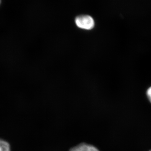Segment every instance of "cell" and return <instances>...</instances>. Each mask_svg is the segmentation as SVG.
<instances>
[{
  "label": "cell",
  "mask_w": 151,
  "mask_h": 151,
  "mask_svg": "<svg viewBox=\"0 0 151 151\" xmlns=\"http://www.w3.org/2000/svg\"><path fill=\"white\" fill-rule=\"evenodd\" d=\"M75 22L77 27L86 30L92 29L95 24L93 18L87 15H83L76 17Z\"/></svg>",
  "instance_id": "6da1fadb"
},
{
  "label": "cell",
  "mask_w": 151,
  "mask_h": 151,
  "mask_svg": "<svg viewBox=\"0 0 151 151\" xmlns=\"http://www.w3.org/2000/svg\"><path fill=\"white\" fill-rule=\"evenodd\" d=\"M70 151H100L94 146L85 143L80 144L72 148Z\"/></svg>",
  "instance_id": "7a4b0ae2"
},
{
  "label": "cell",
  "mask_w": 151,
  "mask_h": 151,
  "mask_svg": "<svg viewBox=\"0 0 151 151\" xmlns=\"http://www.w3.org/2000/svg\"><path fill=\"white\" fill-rule=\"evenodd\" d=\"M0 151H11L10 145L8 142L0 139Z\"/></svg>",
  "instance_id": "3957f363"
},
{
  "label": "cell",
  "mask_w": 151,
  "mask_h": 151,
  "mask_svg": "<svg viewBox=\"0 0 151 151\" xmlns=\"http://www.w3.org/2000/svg\"><path fill=\"white\" fill-rule=\"evenodd\" d=\"M147 96L150 102L151 103V87L148 89L147 92Z\"/></svg>",
  "instance_id": "277c9868"
},
{
  "label": "cell",
  "mask_w": 151,
  "mask_h": 151,
  "mask_svg": "<svg viewBox=\"0 0 151 151\" xmlns=\"http://www.w3.org/2000/svg\"><path fill=\"white\" fill-rule=\"evenodd\" d=\"M0 3H1V0H0Z\"/></svg>",
  "instance_id": "5b68a950"
},
{
  "label": "cell",
  "mask_w": 151,
  "mask_h": 151,
  "mask_svg": "<svg viewBox=\"0 0 151 151\" xmlns=\"http://www.w3.org/2000/svg\"></svg>",
  "instance_id": "8992f818"
}]
</instances>
